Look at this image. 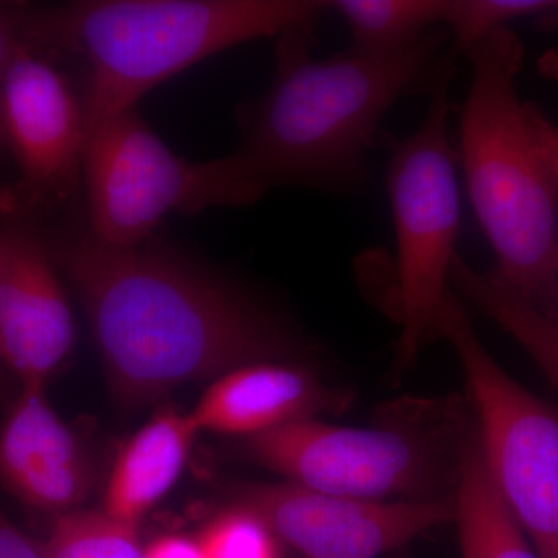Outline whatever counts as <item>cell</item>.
<instances>
[{"label":"cell","instance_id":"cell-1","mask_svg":"<svg viewBox=\"0 0 558 558\" xmlns=\"http://www.w3.org/2000/svg\"><path fill=\"white\" fill-rule=\"evenodd\" d=\"M57 263L123 405L288 354V337L258 307L157 242L116 247L87 231L62 242Z\"/></svg>","mask_w":558,"mask_h":558},{"label":"cell","instance_id":"cell-2","mask_svg":"<svg viewBox=\"0 0 558 558\" xmlns=\"http://www.w3.org/2000/svg\"><path fill=\"white\" fill-rule=\"evenodd\" d=\"M311 32L279 36L270 86L240 116V146L209 160L215 207H245L282 185L357 186L385 113L446 65L435 31L395 53L326 60L311 53Z\"/></svg>","mask_w":558,"mask_h":558},{"label":"cell","instance_id":"cell-3","mask_svg":"<svg viewBox=\"0 0 558 558\" xmlns=\"http://www.w3.org/2000/svg\"><path fill=\"white\" fill-rule=\"evenodd\" d=\"M319 0H80L27 11L25 43L83 58L86 132L154 87L248 40L314 28Z\"/></svg>","mask_w":558,"mask_h":558},{"label":"cell","instance_id":"cell-4","mask_svg":"<svg viewBox=\"0 0 558 558\" xmlns=\"http://www.w3.org/2000/svg\"><path fill=\"white\" fill-rule=\"evenodd\" d=\"M472 83L461 116L470 201L506 288L558 315V175L532 138L517 90L523 46L510 28L468 54Z\"/></svg>","mask_w":558,"mask_h":558},{"label":"cell","instance_id":"cell-5","mask_svg":"<svg viewBox=\"0 0 558 558\" xmlns=\"http://www.w3.org/2000/svg\"><path fill=\"white\" fill-rule=\"evenodd\" d=\"M475 411L469 398H407L377 411L369 427L318 418L245 438L242 451L288 483L363 501L457 497Z\"/></svg>","mask_w":558,"mask_h":558},{"label":"cell","instance_id":"cell-6","mask_svg":"<svg viewBox=\"0 0 558 558\" xmlns=\"http://www.w3.org/2000/svg\"><path fill=\"white\" fill-rule=\"evenodd\" d=\"M449 341L464 369L490 478L539 558H558V409L506 373L449 288L429 337Z\"/></svg>","mask_w":558,"mask_h":558},{"label":"cell","instance_id":"cell-7","mask_svg":"<svg viewBox=\"0 0 558 558\" xmlns=\"http://www.w3.org/2000/svg\"><path fill=\"white\" fill-rule=\"evenodd\" d=\"M450 68L435 83L425 119L389 161L387 186L398 242L400 336L396 373L410 369L429 339L458 255L461 196L449 138Z\"/></svg>","mask_w":558,"mask_h":558},{"label":"cell","instance_id":"cell-8","mask_svg":"<svg viewBox=\"0 0 558 558\" xmlns=\"http://www.w3.org/2000/svg\"><path fill=\"white\" fill-rule=\"evenodd\" d=\"M83 180L90 233L105 244L134 247L150 240L172 211L208 208V167L180 157L146 123L137 108L87 131Z\"/></svg>","mask_w":558,"mask_h":558},{"label":"cell","instance_id":"cell-9","mask_svg":"<svg viewBox=\"0 0 558 558\" xmlns=\"http://www.w3.org/2000/svg\"><path fill=\"white\" fill-rule=\"evenodd\" d=\"M279 543L301 558H379L429 529L454 523L457 497L439 501H363L319 494L288 483L234 488Z\"/></svg>","mask_w":558,"mask_h":558},{"label":"cell","instance_id":"cell-10","mask_svg":"<svg viewBox=\"0 0 558 558\" xmlns=\"http://www.w3.org/2000/svg\"><path fill=\"white\" fill-rule=\"evenodd\" d=\"M0 135L35 204L64 201L78 186L87 137L83 105L68 80L25 40L3 76Z\"/></svg>","mask_w":558,"mask_h":558},{"label":"cell","instance_id":"cell-11","mask_svg":"<svg viewBox=\"0 0 558 558\" xmlns=\"http://www.w3.org/2000/svg\"><path fill=\"white\" fill-rule=\"evenodd\" d=\"M75 323L46 250L24 231L0 233V357L21 387H46L75 344Z\"/></svg>","mask_w":558,"mask_h":558},{"label":"cell","instance_id":"cell-12","mask_svg":"<svg viewBox=\"0 0 558 558\" xmlns=\"http://www.w3.org/2000/svg\"><path fill=\"white\" fill-rule=\"evenodd\" d=\"M0 481L25 505L57 517L76 510L92 487L80 440L46 398L21 387L0 429Z\"/></svg>","mask_w":558,"mask_h":558},{"label":"cell","instance_id":"cell-13","mask_svg":"<svg viewBox=\"0 0 558 558\" xmlns=\"http://www.w3.org/2000/svg\"><path fill=\"white\" fill-rule=\"evenodd\" d=\"M348 407L347 392L326 387L311 371L288 363L263 362L220 376L191 416L201 432L252 438Z\"/></svg>","mask_w":558,"mask_h":558},{"label":"cell","instance_id":"cell-14","mask_svg":"<svg viewBox=\"0 0 558 558\" xmlns=\"http://www.w3.org/2000/svg\"><path fill=\"white\" fill-rule=\"evenodd\" d=\"M199 432L191 413L171 407L159 411L121 447L110 472L102 512L137 526L178 483Z\"/></svg>","mask_w":558,"mask_h":558},{"label":"cell","instance_id":"cell-15","mask_svg":"<svg viewBox=\"0 0 558 558\" xmlns=\"http://www.w3.org/2000/svg\"><path fill=\"white\" fill-rule=\"evenodd\" d=\"M454 523L462 558H539L490 478L476 416L462 454Z\"/></svg>","mask_w":558,"mask_h":558},{"label":"cell","instance_id":"cell-16","mask_svg":"<svg viewBox=\"0 0 558 558\" xmlns=\"http://www.w3.org/2000/svg\"><path fill=\"white\" fill-rule=\"evenodd\" d=\"M450 288L512 336L558 389V315L546 314L459 255L451 263Z\"/></svg>","mask_w":558,"mask_h":558},{"label":"cell","instance_id":"cell-17","mask_svg":"<svg viewBox=\"0 0 558 558\" xmlns=\"http://www.w3.org/2000/svg\"><path fill=\"white\" fill-rule=\"evenodd\" d=\"M351 32V49L363 54L395 53L442 21L444 0H336Z\"/></svg>","mask_w":558,"mask_h":558},{"label":"cell","instance_id":"cell-18","mask_svg":"<svg viewBox=\"0 0 558 558\" xmlns=\"http://www.w3.org/2000/svg\"><path fill=\"white\" fill-rule=\"evenodd\" d=\"M43 545L46 558H145L137 526L105 512L73 510L57 517Z\"/></svg>","mask_w":558,"mask_h":558},{"label":"cell","instance_id":"cell-19","mask_svg":"<svg viewBox=\"0 0 558 558\" xmlns=\"http://www.w3.org/2000/svg\"><path fill=\"white\" fill-rule=\"evenodd\" d=\"M558 0H444L442 21L453 32V49L469 54L478 44L523 17H542Z\"/></svg>","mask_w":558,"mask_h":558},{"label":"cell","instance_id":"cell-20","mask_svg":"<svg viewBox=\"0 0 558 558\" xmlns=\"http://www.w3.org/2000/svg\"><path fill=\"white\" fill-rule=\"evenodd\" d=\"M205 558H281V543L252 510L234 505L199 535Z\"/></svg>","mask_w":558,"mask_h":558},{"label":"cell","instance_id":"cell-21","mask_svg":"<svg viewBox=\"0 0 558 558\" xmlns=\"http://www.w3.org/2000/svg\"><path fill=\"white\" fill-rule=\"evenodd\" d=\"M25 20L27 10L10 3H0V90L14 53L24 44Z\"/></svg>","mask_w":558,"mask_h":558},{"label":"cell","instance_id":"cell-22","mask_svg":"<svg viewBox=\"0 0 558 558\" xmlns=\"http://www.w3.org/2000/svg\"><path fill=\"white\" fill-rule=\"evenodd\" d=\"M524 110L538 153L558 175V128L534 102H524Z\"/></svg>","mask_w":558,"mask_h":558},{"label":"cell","instance_id":"cell-23","mask_svg":"<svg viewBox=\"0 0 558 558\" xmlns=\"http://www.w3.org/2000/svg\"><path fill=\"white\" fill-rule=\"evenodd\" d=\"M0 558H46L43 545L33 542L24 532L0 513Z\"/></svg>","mask_w":558,"mask_h":558},{"label":"cell","instance_id":"cell-24","mask_svg":"<svg viewBox=\"0 0 558 558\" xmlns=\"http://www.w3.org/2000/svg\"><path fill=\"white\" fill-rule=\"evenodd\" d=\"M145 558H205L199 538L165 535L145 548Z\"/></svg>","mask_w":558,"mask_h":558},{"label":"cell","instance_id":"cell-25","mask_svg":"<svg viewBox=\"0 0 558 558\" xmlns=\"http://www.w3.org/2000/svg\"><path fill=\"white\" fill-rule=\"evenodd\" d=\"M538 24L542 25L545 31L558 32V9L550 11L545 16L538 17Z\"/></svg>","mask_w":558,"mask_h":558},{"label":"cell","instance_id":"cell-26","mask_svg":"<svg viewBox=\"0 0 558 558\" xmlns=\"http://www.w3.org/2000/svg\"><path fill=\"white\" fill-rule=\"evenodd\" d=\"M0 365H2V357H0Z\"/></svg>","mask_w":558,"mask_h":558}]
</instances>
